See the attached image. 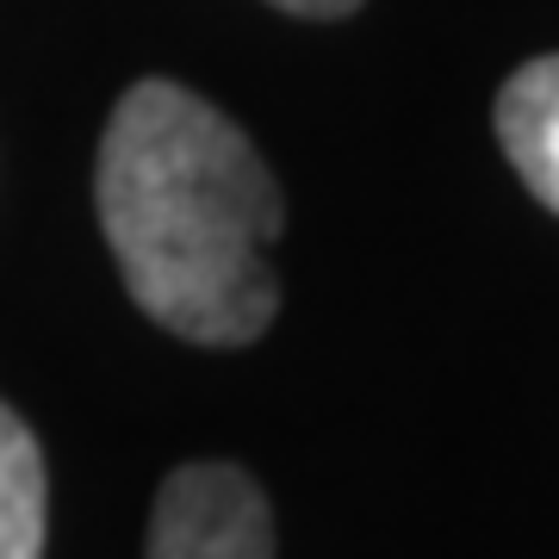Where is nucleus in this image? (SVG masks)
<instances>
[{"instance_id": "f257e3e1", "label": "nucleus", "mask_w": 559, "mask_h": 559, "mask_svg": "<svg viewBox=\"0 0 559 559\" xmlns=\"http://www.w3.org/2000/svg\"><path fill=\"white\" fill-rule=\"evenodd\" d=\"M106 249L131 299L200 348H242L280 311L267 249L286 205L255 143L180 81L124 87L94 162Z\"/></svg>"}, {"instance_id": "f03ea898", "label": "nucleus", "mask_w": 559, "mask_h": 559, "mask_svg": "<svg viewBox=\"0 0 559 559\" xmlns=\"http://www.w3.org/2000/svg\"><path fill=\"white\" fill-rule=\"evenodd\" d=\"M143 559H274V510L242 466L193 460L162 479Z\"/></svg>"}, {"instance_id": "7ed1b4c3", "label": "nucleus", "mask_w": 559, "mask_h": 559, "mask_svg": "<svg viewBox=\"0 0 559 559\" xmlns=\"http://www.w3.org/2000/svg\"><path fill=\"white\" fill-rule=\"evenodd\" d=\"M498 143L522 187L547 212H559V57L522 62L498 94Z\"/></svg>"}, {"instance_id": "20e7f679", "label": "nucleus", "mask_w": 559, "mask_h": 559, "mask_svg": "<svg viewBox=\"0 0 559 559\" xmlns=\"http://www.w3.org/2000/svg\"><path fill=\"white\" fill-rule=\"evenodd\" d=\"M0 559H44V454L0 404Z\"/></svg>"}, {"instance_id": "39448f33", "label": "nucleus", "mask_w": 559, "mask_h": 559, "mask_svg": "<svg viewBox=\"0 0 559 559\" xmlns=\"http://www.w3.org/2000/svg\"><path fill=\"white\" fill-rule=\"evenodd\" d=\"M280 13H299V20H342V13H355L360 0H274Z\"/></svg>"}]
</instances>
